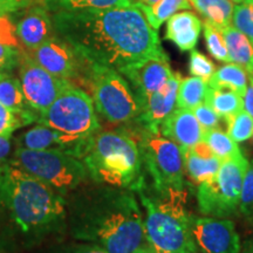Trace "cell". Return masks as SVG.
<instances>
[{
  "label": "cell",
  "instance_id": "681fc988",
  "mask_svg": "<svg viewBox=\"0 0 253 253\" xmlns=\"http://www.w3.org/2000/svg\"><path fill=\"white\" fill-rule=\"evenodd\" d=\"M140 2H145V0H138Z\"/></svg>",
  "mask_w": 253,
  "mask_h": 253
},
{
  "label": "cell",
  "instance_id": "7a4b0ae2",
  "mask_svg": "<svg viewBox=\"0 0 253 253\" xmlns=\"http://www.w3.org/2000/svg\"><path fill=\"white\" fill-rule=\"evenodd\" d=\"M74 235L108 253H134L145 239L144 220L135 196L119 188L95 195L78 216Z\"/></svg>",
  "mask_w": 253,
  "mask_h": 253
},
{
  "label": "cell",
  "instance_id": "6da1fadb",
  "mask_svg": "<svg viewBox=\"0 0 253 253\" xmlns=\"http://www.w3.org/2000/svg\"><path fill=\"white\" fill-rule=\"evenodd\" d=\"M52 21L56 36L86 63L119 71L148 56L166 54L157 31L136 4L126 8L58 12Z\"/></svg>",
  "mask_w": 253,
  "mask_h": 253
},
{
  "label": "cell",
  "instance_id": "e575fe53",
  "mask_svg": "<svg viewBox=\"0 0 253 253\" xmlns=\"http://www.w3.org/2000/svg\"><path fill=\"white\" fill-rule=\"evenodd\" d=\"M194 112L196 119L198 120V122L201 123L202 128L205 130H209V129L218 128L220 123V116L214 112V110L209 106L208 103H201L198 104L197 107H195L192 109Z\"/></svg>",
  "mask_w": 253,
  "mask_h": 253
},
{
  "label": "cell",
  "instance_id": "7bdbcfd3",
  "mask_svg": "<svg viewBox=\"0 0 253 253\" xmlns=\"http://www.w3.org/2000/svg\"><path fill=\"white\" fill-rule=\"evenodd\" d=\"M17 11V8L11 7V6H5V5H0V18L4 17V15H7L12 12Z\"/></svg>",
  "mask_w": 253,
  "mask_h": 253
},
{
  "label": "cell",
  "instance_id": "ee69618b",
  "mask_svg": "<svg viewBox=\"0 0 253 253\" xmlns=\"http://www.w3.org/2000/svg\"><path fill=\"white\" fill-rule=\"evenodd\" d=\"M134 253H156V252H155L150 246H148V248H145V246H140V248L136 250Z\"/></svg>",
  "mask_w": 253,
  "mask_h": 253
},
{
  "label": "cell",
  "instance_id": "9a60e30c",
  "mask_svg": "<svg viewBox=\"0 0 253 253\" xmlns=\"http://www.w3.org/2000/svg\"><path fill=\"white\" fill-rule=\"evenodd\" d=\"M181 80V75L173 73L160 89L147 97L142 104L141 115L136 120L141 122L144 130L160 132L161 123L177 108V95Z\"/></svg>",
  "mask_w": 253,
  "mask_h": 253
},
{
  "label": "cell",
  "instance_id": "ac0fdd59",
  "mask_svg": "<svg viewBox=\"0 0 253 253\" xmlns=\"http://www.w3.org/2000/svg\"><path fill=\"white\" fill-rule=\"evenodd\" d=\"M184 173L196 185L209 181L219 170L221 161L212 153L204 141L192 147H181Z\"/></svg>",
  "mask_w": 253,
  "mask_h": 253
},
{
  "label": "cell",
  "instance_id": "c3c4849f",
  "mask_svg": "<svg viewBox=\"0 0 253 253\" xmlns=\"http://www.w3.org/2000/svg\"><path fill=\"white\" fill-rule=\"evenodd\" d=\"M232 2H237V4H240V2H243L244 0H231Z\"/></svg>",
  "mask_w": 253,
  "mask_h": 253
},
{
  "label": "cell",
  "instance_id": "4dcf8cb0",
  "mask_svg": "<svg viewBox=\"0 0 253 253\" xmlns=\"http://www.w3.org/2000/svg\"><path fill=\"white\" fill-rule=\"evenodd\" d=\"M232 24L248 38L253 47V7L248 4L237 5L233 9Z\"/></svg>",
  "mask_w": 253,
  "mask_h": 253
},
{
  "label": "cell",
  "instance_id": "3957f363",
  "mask_svg": "<svg viewBox=\"0 0 253 253\" xmlns=\"http://www.w3.org/2000/svg\"><path fill=\"white\" fill-rule=\"evenodd\" d=\"M0 207L25 233L47 232L66 217L61 194L11 163L0 166Z\"/></svg>",
  "mask_w": 253,
  "mask_h": 253
},
{
  "label": "cell",
  "instance_id": "44dd1931",
  "mask_svg": "<svg viewBox=\"0 0 253 253\" xmlns=\"http://www.w3.org/2000/svg\"><path fill=\"white\" fill-rule=\"evenodd\" d=\"M209 87L216 89H229L244 96L249 87V74L244 67L237 63H227L216 69L208 80Z\"/></svg>",
  "mask_w": 253,
  "mask_h": 253
},
{
  "label": "cell",
  "instance_id": "cb8c5ba5",
  "mask_svg": "<svg viewBox=\"0 0 253 253\" xmlns=\"http://www.w3.org/2000/svg\"><path fill=\"white\" fill-rule=\"evenodd\" d=\"M0 103L12 112L37 121L33 110L28 107L25 100L20 81L5 73L0 75Z\"/></svg>",
  "mask_w": 253,
  "mask_h": 253
},
{
  "label": "cell",
  "instance_id": "f35d334b",
  "mask_svg": "<svg viewBox=\"0 0 253 253\" xmlns=\"http://www.w3.org/2000/svg\"><path fill=\"white\" fill-rule=\"evenodd\" d=\"M67 253H108L103 248H101L100 245L94 244H81L78 246L72 248Z\"/></svg>",
  "mask_w": 253,
  "mask_h": 253
},
{
  "label": "cell",
  "instance_id": "836d02e7",
  "mask_svg": "<svg viewBox=\"0 0 253 253\" xmlns=\"http://www.w3.org/2000/svg\"><path fill=\"white\" fill-rule=\"evenodd\" d=\"M30 122H33V120L12 112L0 103V136L12 135L15 129Z\"/></svg>",
  "mask_w": 253,
  "mask_h": 253
},
{
  "label": "cell",
  "instance_id": "4fadbf2b",
  "mask_svg": "<svg viewBox=\"0 0 253 253\" xmlns=\"http://www.w3.org/2000/svg\"><path fill=\"white\" fill-rule=\"evenodd\" d=\"M119 72L135 91L141 108L147 97L160 89L173 74L167 54L148 56L119 69Z\"/></svg>",
  "mask_w": 253,
  "mask_h": 253
},
{
  "label": "cell",
  "instance_id": "d6986e66",
  "mask_svg": "<svg viewBox=\"0 0 253 253\" xmlns=\"http://www.w3.org/2000/svg\"><path fill=\"white\" fill-rule=\"evenodd\" d=\"M202 21L192 12H182L173 14L168 20L166 38L172 41L182 52L192 50L197 45Z\"/></svg>",
  "mask_w": 253,
  "mask_h": 253
},
{
  "label": "cell",
  "instance_id": "8fae6325",
  "mask_svg": "<svg viewBox=\"0 0 253 253\" xmlns=\"http://www.w3.org/2000/svg\"><path fill=\"white\" fill-rule=\"evenodd\" d=\"M19 81L28 107L39 115L45 113L71 84L69 80L52 75L25 53H21L19 61Z\"/></svg>",
  "mask_w": 253,
  "mask_h": 253
},
{
  "label": "cell",
  "instance_id": "603a6c76",
  "mask_svg": "<svg viewBox=\"0 0 253 253\" xmlns=\"http://www.w3.org/2000/svg\"><path fill=\"white\" fill-rule=\"evenodd\" d=\"M48 12H84L97 9L126 8L134 6L131 0H43Z\"/></svg>",
  "mask_w": 253,
  "mask_h": 253
},
{
  "label": "cell",
  "instance_id": "4316f807",
  "mask_svg": "<svg viewBox=\"0 0 253 253\" xmlns=\"http://www.w3.org/2000/svg\"><path fill=\"white\" fill-rule=\"evenodd\" d=\"M209 89L208 81L194 77L181 80L177 95V108L194 109L198 104L203 103Z\"/></svg>",
  "mask_w": 253,
  "mask_h": 253
},
{
  "label": "cell",
  "instance_id": "5b68a950",
  "mask_svg": "<svg viewBox=\"0 0 253 253\" xmlns=\"http://www.w3.org/2000/svg\"><path fill=\"white\" fill-rule=\"evenodd\" d=\"M95 182L134 190L142 179V156L137 142L123 130L97 132L81 158Z\"/></svg>",
  "mask_w": 253,
  "mask_h": 253
},
{
  "label": "cell",
  "instance_id": "8d00e7d4",
  "mask_svg": "<svg viewBox=\"0 0 253 253\" xmlns=\"http://www.w3.org/2000/svg\"><path fill=\"white\" fill-rule=\"evenodd\" d=\"M7 15L0 18V41L5 45L18 48V38L15 34V28L8 20Z\"/></svg>",
  "mask_w": 253,
  "mask_h": 253
},
{
  "label": "cell",
  "instance_id": "f6af8a7d",
  "mask_svg": "<svg viewBox=\"0 0 253 253\" xmlns=\"http://www.w3.org/2000/svg\"><path fill=\"white\" fill-rule=\"evenodd\" d=\"M158 1H160V0H145V2H143V4L148 5V6H154V5H156Z\"/></svg>",
  "mask_w": 253,
  "mask_h": 253
},
{
  "label": "cell",
  "instance_id": "f1b7e54d",
  "mask_svg": "<svg viewBox=\"0 0 253 253\" xmlns=\"http://www.w3.org/2000/svg\"><path fill=\"white\" fill-rule=\"evenodd\" d=\"M227 134L236 143H242L253 136V118L245 109L225 119Z\"/></svg>",
  "mask_w": 253,
  "mask_h": 253
},
{
  "label": "cell",
  "instance_id": "60d3db41",
  "mask_svg": "<svg viewBox=\"0 0 253 253\" xmlns=\"http://www.w3.org/2000/svg\"><path fill=\"white\" fill-rule=\"evenodd\" d=\"M28 4V0H0V5L11 6L14 8H21Z\"/></svg>",
  "mask_w": 253,
  "mask_h": 253
},
{
  "label": "cell",
  "instance_id": "d4e9b609",
  "mask_svg": "<svg viewBox=\"0 0 253 253\" xmlns=\"http://www.w3.org/2000/svg\"><path fill=\"white\" fill-rule=\"evenodd\" d=\"M204 102L224 120L244 109L243 97L229 89H216L209 87Z\"/></svg>",
  "mask_w": 253,
  "mask_h": 253
},
{
  "label": "cell",
  "instance_id": "9c48e42d",
  "mask_svg": "<svg viewBox=\"0 0 253 253\" xmlns=\"http://www.w3.org/2000/svg\"><path fill=\"white\" fill-rule=\"evenodd\" d=\"M249 161L244 155L223 161L216 175L198 185V209L205 216L225 218L239 210Z\"/></svg>",
  "mask_w": 253,
  "mask_h": 253
},
{
  "label": "cell",
  "instance_id": "52a82bcc",
  "mask_svg": "<svg viewBox=\"0 0 253 253\" xmlns=\"http://www.w3.org/2000/svg\"><path fill=\"white\" fill-rule=\"evenodd\" d=\"M9 163L36 176L62 196L77 189L89 175L84 161L58 149L17 148Z\"/></svg>",
  "mask_w": 253,
  "mask_h": 253
},
{
  "label": "cell",
  "instance_id": "1f68e13d",
  "mask_svg": "<svg viewBox=\"0 0 253 253\" xmlns=\"http://www.w3.org/2000/svg\"><path fill=\"white\" fill-rule=\"evenodd\" d=\"M239 210L248 219L253 221V161L251 163L249 162V168L243 182Z\"/></svg>",
  "mask_w": 253,
  "mask_h": 253
},
{
  "label": "cell",
  "instance_id": "7dc6e473",
  "mask_svg": "<svg viewBox=\"0 0 253 253\" xmlns=\"http://www.w3.org/2000/svg\"><path fill=\"white\" fill-rule=\"evenodd\" d=\"M249 81H250V84L253 86V75H249Z\"/></svg>",
  "mask_w": 253,
  "mask_h": 253
},
{
  "label": "cell",
  "instance_id": "816d5d0a",
  "mask_svg": "<svg viewBox=\"0 0 253 253\" xmlns=\"http://www.w3.org/2000/svg\"><path fill=\"white\" fill-rule=\"evenodd\" d=\"M0 253H4V252H2V251H0Z\"/></svg>",
  "mask_w": 253,
  "mask_h": 253
},
{
  "label": "cell",
  "instance_id": "ab89813d",
  "mask_svg": "<svg viewBox=\"0 0 253 253\" xmlns=\"http://www.w3.org/2000/svg\"><path fill=\"white\" fill-rule=\"evenodd\" d=\"M243 102H244V109L253 118V86L249 84L248 89L244 96H243Z\"/></svg>",
  "mask_w": 253,
  "mask_h": 253
},
{
  "label": "cell",
  "instance_id": "74e56055",
  "mask_svg": "<svg viewBox=\"0 0 253 253\" xmlns=\"http://www.w3.org/2000/svg\"><path fill=\"white\" fill-rule=\"evenodd\" d=\"M12 135L0 136V166L5 163L12 150Z\"/></svg>",
  "mask_w": 253,
  "mask_h": 253
},
{
  "label": "cell",
  "instance_id": "e0dca14e",
  "mask_svg": "<svg viewBox=\"0 0 253 253\" xmlns=\"http://www.w3.org/2000/svg\"><path fill=\"white\" fill-rule=\"evenodd\" d=\"M160 134L179 147H192L203 141L204 129L191 109L176 108L161 123Z\"/></svg>",
  "mask_w": 253,
  "mask_h": 253
},
{
  "label": "cell",
  "instance_id": "f546056e",
  "mask_svg": "<svg viewBox=\"0 0 253 253\" xmlns=\"http://www.w3.org/2000/svg\"><path fill=\"white\" fill-rule=\"evenodd\" d=\"M204 30V38L207 42L208 50L214 59L219 60L223 62H231L229 53L225 45V41L221 36L219 31H217L212 25H210L208 21L204 20L203 23Z\"/></svg>",
  "mask_w": 253,
  "mask_h": 253
},
{
  "label": "cell",
  "instance_id": "d6a6232c",
  "mask_svg": "<svg viewBox=\"0 0 253 253\" xmlns=\"http://www.w3.org/2000/svg\"><path fill=\"white\" fill-rule=\"evenodd\" d=\"M189 69L191 75L208 81L209 79L212 77L213 73L216 72V66L201 52L192 49L191 54H190Z\"/></svg>",
  "mask_w": 253,
  "mask_h": 253
},
{
  "label": "cell",
  "instance_id": "83f0119b",
  "mask_svg": "<svg viewBox=\"0 0 253 253\" xmlns=\"http://www.w3.org/2000/svg\"><path fill=\"white\" fill-rule=\"evenodd\" d=\"M203 141L210 147L212 153L219 158L221 162L229 160V158L243 155L242 150L238 147V143H236L227 132H224L219 128L205 130Z\"/></svg>",
  "mask_w": 253,
  "mask_h": 253
},
{
  "label": "cell",
  "instance_id": "d590c367",
  "mask_svg": "<svg viewBox=\"0 0 253 253\" xmlns=\"http://www.w3.org/2000/svg\"><path fill=\"white\" fill-rule=\"evenodd\" d=\"M21 52L15 47L5 45L0 41V72L12 71L19 66Z\"/></svg>",
  "mask_w": 253,
  "mask_h": 253
},
{
  "label": "cell",
  "instance_id": "5bb4252c",
  "mask_svg": "<svg viewBox=\"0 0 253 253\" xmlns=\"http://www.w3.org/2000/svg\"><path fill=\"white\" fill-rule=\"evenodd\" d=\"M30 55L54 77L69 80L78 75V59L80 58L73 47L56 34L38 48L30 50Z\"/></svg>",
  "mask_w": 253,
  "mask_h": 253
},
{
  "label": "cell",
  "instance_id": "30bf717a",
  "mask_svg": "<svg viewBox=\"0 0 253 253\" xmlns=\"http://www.w3.org/2000/svg\"><path fill=\"white\" fill-rule=\"evenodd\" d=\"M142 163L157 191L184 190V163L181 147L160 132L142 131Z\"/></svg>",
  "mask_w": 253,
  "mask_h": 253
},
{
  "label": "cell",
  "instance_id": "277c9868",
  "mask_svg": "<svg viewBox=\"0 0 253 253\" xmlns=\"http://www.w3.org/2000/svg\"><path fill=\"white\" fill-rule=\"evenodd\" d=\"M134 190L145 209L144 238L155 252L198 253L185 209V189L157 191L142 177Z\"/></svg>",
  "mask_w": 253,
  "mask_h": 253
},
{
  "label": "cell",
  "instance_id": "ffe728a7",
  "mask_svg": "<svg viewBox=\"0 0 253 253\" xmlns=\"http://www.w3.org/2000/svg\"><path fill=\"white\" fill-rule=\"evenodd\" d=\"M220 33L225 41L230 61L244 67L249 75H253V47L250 40L231 25Z\"/></svg>",
  "mask_w": 253,
  "mask_h": 253
},
{
  "label": "cell",
  "instance_id": "7c38bea8",
  "mask_svg": "<svg viewBox=\"0 0 253 253\" xmlns=\"http://www.w3.org/2000/svg\"><path fill=\"white\" fill-rule=\"evenodd\" d=\"M190 230L202 253H240L242 250L235 223L230 219L191 216Z\"/></svg>",
  "mask_w": 253,
  "mask_h": 253
},
{
  "label": "cell",
  "instance_id": "ba28073f",
  "mask_svg": "<svg viewBox=\"0 0 253 253\" xmlns=\"http://www.w3.org/2000/svg\"><path fill=\"white\" fill-rule=\"evenodd\" d=\"M38 122L84 142H89L100 129L93 99L72 84L41 114Z\"/></svg>",
  "mask_w": 253,
  "mask_h": 253
},
{
  "label": "cell",
  "instance_id": "b9f144b4",
  "mask_svg": "<svg viewBox=\"0 0 253 253\" xmlns=\"http://www.w3.org/2000/svg\"><path fill=\"white\" fill-rule=\"evenodd\" d=\"M240 253H253V237L252 238H249L244 243L242 250H240Z\"/></svg>",
  "mask_w": 253,
  "mask_h": 253
},
{
  "label": "cell",
  "instance_id": "484cf974",
  "mask_svg": "<svg viewBox=\"0 0 253 253\" xmlns=\"http://www.w3.org/2000/svg\"><path fill=\"white\" fill-rule=\"evenodd\" d=\"M141 8L154 30H158L164 21L169 20L178 9H190V0H160L156 5L148 6L143 2H136Z\"/></svg>",
  "mask_w": 253,
  "mask_h": 253
},
{
  "label": "cell",
  "instance_id": "7402d4cb",
  "mask_svg": "<svg viewBox=\"0 0 253 253\" xmlns=\"http://www.w3.org/2000/svg\"><path fill=\"white\" fill-rule=\"evenodd\" d=\"M205 21L221 32L232 23L233 2L231 0H190Z\"/></svg>",
  "mask_w": 253,
  "mask_h": 253
},
{
  "label": "cell",
  "instance_id": "bcb514c9",
  "mask_svg": "<svg viewBox=\"0 0 253 253\" xmlns=\"http://www.w3.org/2000/svg\"><path fill=\"white\" fill-rule=\"evenodd\" d=\"M244 2H245V4H248V5L252 6V7H253V0H244Z\"/></svg>",
  "mask_w": 253,
  "mask_h": 253
},
{
  "label": "cell",
  "instance_id": "8992f818",
  "mask_svg": "<svg viewBox=\"0 0 253 253\" xmlns=\"http://www.w3.org/2000/svg\"><path fill=\"white\" fill-rule=\"evenodd\" d=\"M86 65L96 112L114 125L136 121L142 112L141 103L125 77L116 69L106 66Z\"/></svg>",
  "mask_w": 253,
  "mask_h": 253
},
{
  "label": "cell",
  "instance_id": "2e32d148",
  "mask_svg": "<svg viewBox=\"0 0 253 253\" xmlns=\"http://www.w3.org/2000/svg\"><path fill=\"white\" fill-rule=\"evenodd\" d=\"M14 28L18 40L28 50L38 48L55 33L52 17L41 6L27 9L19 17Z\"/></svg>",
  "mask_w": 253,
  "mask_h": 253
},
{
  "label": "cell",
  "instance_id": "f907efd6",
  "mask_svg": "<svg viewBox=\"0 0 253 253\" xmlns=\"http://www.w3.org/2000/svg\"><path fill=\"white\" fill-rule=\"evenodd\" d=\"M1 74H2V73H1V72H0V75H1Z\"/></svg>",
  "mask_w": 253,
  "mask_h": 253
}]
</instances>
